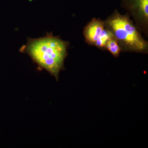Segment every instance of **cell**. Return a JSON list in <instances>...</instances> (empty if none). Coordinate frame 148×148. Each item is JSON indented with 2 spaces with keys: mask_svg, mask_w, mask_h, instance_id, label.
Instances as JSON below:
<instances>
[{
  "mask_svg": "<svg viewBox=\"0 0 148 148\" xmlns=\"http://www.w3.org/2000/svg\"><path fill=\"white\" fill-rule=\"evenodd\" d=\"M121 5L138 30L148 36V0H121Z\"/></svg>",
  "mask_w": 148,
  "mask_h": 148,
  "instance_id": "4",
  "label": "cell"
},
{
  "mask_svg": "<svg viewBox=\"0 0 148 148\" xmlns=\"http://www.w3.org/2000/svg\"><path fill=\"white\" fill-rule=\"evenodd\" d=\"M84 36L86 42L89 45L105 49L107 42L114 37L106 27L104 21L93 18L84 27Z\"/></svg>",
  "mask_w": 148,
  "mask_h": 148,
  "instance_id": "3",
  "label": "cell"
},
{
  "mask_svg": "<svg viewBox=\"0 0 148 148\" xmlns=\"http://www.w3.org/2000/svg\"><path fill=\"white\" fill-rule=\"evenodd\" d=\"M128 14L115 10L104 22L116 40L121 51L147 53L148 42Z\"/></svg>",
  "mask_w": 148,
  "mask_h": 148,
  "instance_id": "2",
  "label": "cell"
},
{
  "mask_svg": "<svg viewBox=\"0 0 148 148\" xmlns=\"http://www.w3.org/2000/svg\"><path fill=\"white\" fill-rule=\"evenodd\" d=\"M105 49L108 51L115 57H117L121 51L117 41L114 37L111 38L107 42Z\"/></svg>",
  "mask_w": 148,
  "mask_h": 148,
  "instance_id": "5",
  "label": "cell"
},
{
  "mask_svg": "<svg viewBox=\"0 0 148 148\" xmlns=\"http://www.w3.org/2000/svg\"><path fill=\"white\" fill-rule=\"evenodd\" d=\"M69 42L47 33L45 36L38 38H27V43L19 51L27 53L39 67L45 69L58 80L60 71L64 70L65 59L68 56Z\"/></svg>",
  "mask_w": 148,
  "mask_h": 148,
  "instance_id": "1",
  "label": "cell"
}]
</instances>
